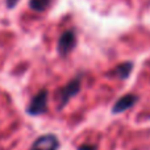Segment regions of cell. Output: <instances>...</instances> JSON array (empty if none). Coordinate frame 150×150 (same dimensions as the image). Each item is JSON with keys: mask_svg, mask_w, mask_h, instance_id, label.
I'll list each match as a JSON object with an SVG mask.
<instances>
[{"mask_svg": "<svg viewBox=\"0 0 150 150\" xmlns=\"http://www.w3.org/2000/svg\"><path fill=\"white\" fill-rule=\"evenodd\" d=\"M47 105V91L42 90L37 93L36 96H33L30 104L28 105V113L29 115H41L46 111Z\"/></svg>", "mask_w": 150, "mask_h": 150, "instance_id": "obj_1", "label": "cell"}, {"mask_svg": "<svg viewBox=\"0 0 150 150\" xmlns=\"http://www.w3.org/2000/svg\"><path fill=\"white\" fill-rule=\"evenodd\" d=\"M59 148L58 138L54 134H45L33 142L30 150H57Z\"/></svg>", "mask_w": 150, "mask_h": 150, "instance_id": "obj_2", "label": "cell"}, {"mask_svg": "<svg viewBox=\"0 0 150 150\" xmlns=\"http://www.w3.org/2000/svg\"><path fill=\"white\" fill-rule=\"evenodd\" d=\"M76 38H75V33L73 30H67L61 36L59 41H58V52L62 55H67L71 50L74 49Z\"/></svg>", "mask_w": 150, "mask_h": 150, "instance_id": "obj_3", "label": "cell"}, {"mask_svg": "<svg viewBox=\"0 0 150 150\" xmlns=\"http://www.w3.org/2000/svg\"><path fill=\"white\" fill-rule=\"evenodd\" d=\"M80 88V80L79 79H74L69 83L67 86L61 90V95H59V107H63L74 95H76L78 91Z\"/></svg>", "mask_w": 150, "mask_h": 150, "instance_id": "obj_4", "label": "cell"}, {"mask_svg": "<svg viewBox=\"0 0 150 150\" xmlns=\"http://www.w3.org/2000/svg\"><path fill=\"white\" fill-rule=\"evenodd\" d=\"M136 101V96L134 95H125L115 104L113 107V112L115 113H119V112H122L125 109H128L129 107H132Z\"/></svg>", "mask_w": 150, "mask_h": 150, "instance_id": "obj_5", "label": "cell"}, {"mask_svg": "<svg viewBox=\"0 0 150 150\" xmlns=\"http://www.w3.org/2000/svg\"><path fill=\"white\" fill-rule=\"evenodd\" d=\"M50 1H52V0H30L29 5H30V8L34 11H45L49 7Z\"/></svg>", "mask_w": 150, "mask_h": 150, "instance_id": "obj_6", "label": "cell"}, {"mask_svg": "<svg viewBox=\"0 0 150 150\" xmlns=\"http://www.w3.org/2000/svg\"><path fill=\"white\" fill-rule=\"evenodd\" d=\"M18 0H7V7L8 8H13L16 4H17Z\"/></svg>", "mask_w": 150, "mask_h": 150, "instance_id": "obj_7", "label": "cell"}]
</instances>
